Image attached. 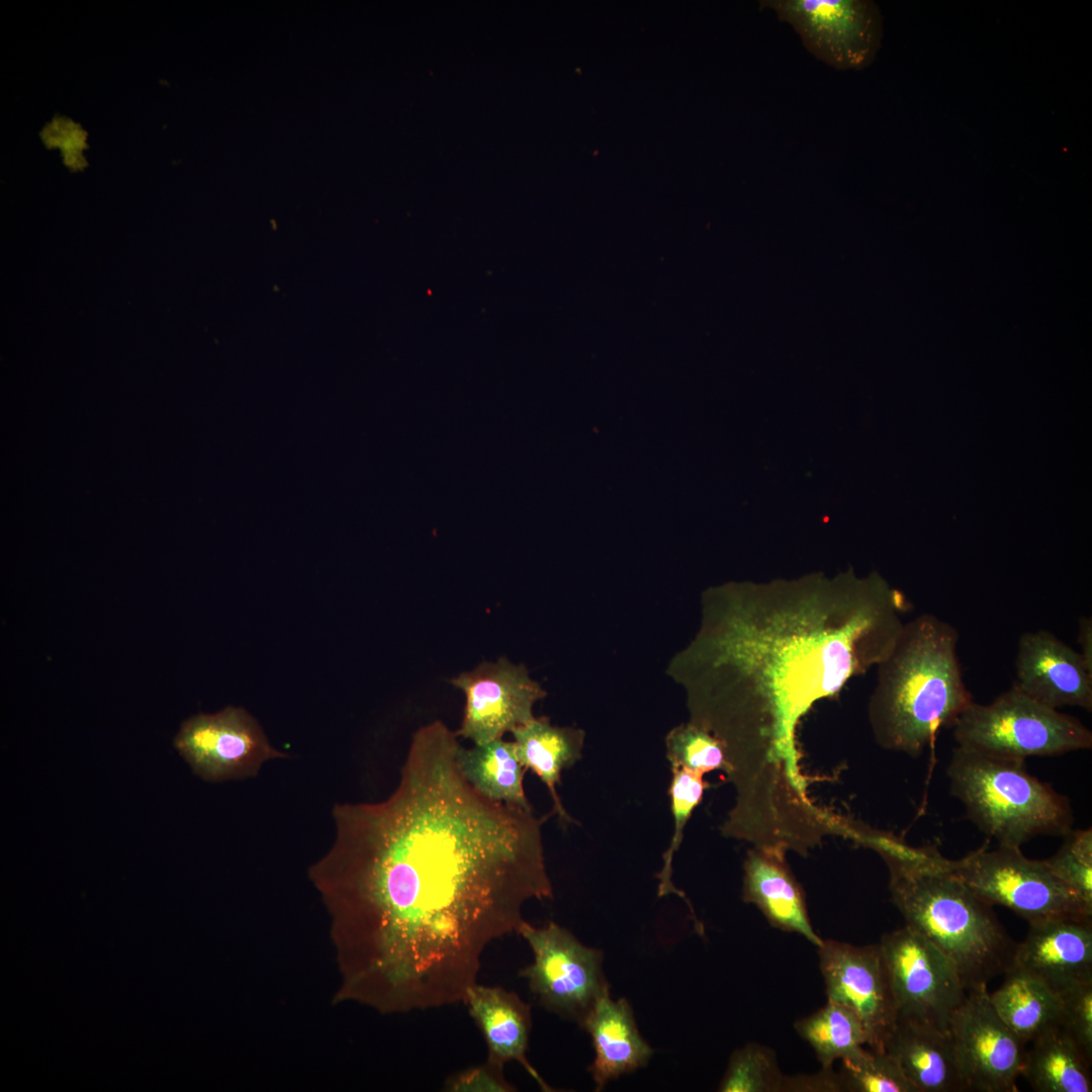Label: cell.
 <instances>
[{"label": "cell", "mask_w": 1092, "mask_h": 1092, "mask_svg": "<svg viewBox=\"0 0 1092 1092\" xmlns=\"http://www.w3.org/2000/svg\"><path fill=\"white\" fill-rule=\"evenodd\" d=\"M879 944L895 1000L896 1021L948 1031L952 1014L967 995L953 966L907 925L885 933Z\"/></svg>", "instance_id": "cell-9"}, {"label": "cell", "mask_w": 1092, "mask_h": 1092, "mask_svg": "<svg viewBox=\"0 0 1092 1092\" xmlns=\"http://www.w3.org/2000/svg\"><path fill=\"white\" fill-rule=\"evenodd\" d=\"M883 1051L897 1062L917 1092L968 1091L949 1031L896 1021Z\"/></svg>", "instance_id": "cell-19"}, {"label": "cell", "mask_w": 1092, "mask_h": 1092, "mask_svg": "<svg viewBox=\"0 0 1092 1092\" xmlns=\"http://www.w3.org/2000/svg\"><path fill=\"white\" fill-rule=\"evenodd\" d=\"M1045 859L1052 871L1092 909V829H1071Z\"/></svg>", "instance_id": "cell-30"}, {"label": "cell", "mask_w": 1092, "mask_h": 1092, "mask_svg": "<svg viewBox=\"0 0 1092 1092\" xmlns=\"http://www.w3.org/2000/svg\"><path fill=\"white\" fill-rule=\"evenodd\" d=\"M463 1004L485 1040L487 1059L505 1066L518 1062L543 1091H554L527 1059L532 1027L531 1006L502 987L473 984Z\"/></svg>", "instance_id": "cell-18"}, {"label": "cell", "mask_w": 1092, "mask_h": 1092, "mask_svg": "<svg viewBox=\"0 0 1092 1092\" xmlns=\"http://www.w3.org/2000/svg\"><path fill=\"white\" fill-rule=\"evenodd\" d=\"M458 736L418 729L396 790L338 804L336 839L309 870L331 916L337 1001L382 1014L462 1003L482 956L553 898L545 817L489 800L460 771Z\"/></svg>", "instance_id": "cell-1"}, {"label": "cell", "mask_w": 1092, "mask_h": 1092, "mask_svg": "<svg viewBox=\"0 0 1092 1092\" xmlns=\"http://www.w3.org/2000/svg\"><path fill=\"white\" fill-rule=\"evenodd\" d=\"M174 744L193 771L208 782L255 777L266 760L287 757L270 745L248 712L235 707L190 717Z\"/></svg>", "instance_id": "cell-11"}, {"label": "cell", "mask_w": 1092, "mask_h": 1092, "mask_svg": "<svg viewBox=\"0 0 1092 1092\" xmlns=\"http://www.w3.org/2000/svg\"><path fill=\"white\" fill-rule=\"evenodd\" d=\"M838 1072L845 1091L917 1092L897 1062L885 1051L862 1049L842 1059Z\"/></svg>", "instance_id": "cell-28"}, {"label": "cell", "mask_w": 1092, "mask_h": 1092, "mask_svg": "<svg viewBox=\"0 0 1092 1092\" xmlns=\"http://www.w3.org/2000/svg\"><path fill=\"white\" fill-rule=\"evenodd\" d=\"M959 632L932 614L905 622L877 665L868 715L876 742L918 756L974 702L958 656Z\"/></svg>", "instance_id": "cell-3"}, {"label": "cell", "mask_w": 1092, "mask_h": 1092, "mask_svg": "<svg viewBox=\"0 0 1092 1092\" xmlns=\"http://www.w3.org/2000/svg\"><path fill=\"white\" fill-rule=\"evenodd\" d=\"M1077 641L1081 649L1080 654L1087 666L1092 669V619L1090 616H1082L1079 619Z\"/></svg>", "instance_id": "cell-34"}, {"label": "cell", "mask_w": 1092, "mask_h": 1092, "mask_svg": "<svg viewBox=\"0 0 1092 1092\" xmlns=\"http://www.w3.org/2000/svg\"><path fill=\"white\" fill-rule=\"evenodd\" d=\"M666 756L670 768H685L699 774L721 769L729 774L723 742L705 728L693 723H682L672 728L665 737Z\"/></svg>", "instance_id": "cell-27"}, {"label": "cell", "mask_w": 1092, "mask_h": 1092, "mask_svg": "<svg viewBox=\"0 0 1092 1092\" xmlns=\"http://www.w3.org/2000/svg\"><path fill=\"white\" fill-rule=\"evenodd\" d=\"M889 872L892 901L906 925L948 960L967 992L1010 970L1017 943L992 905L951 873Z\"/></svg>", "instance_id": "cell-4"}, {"label": "cell", "mask_w": 1092, "mask_h": 1092, "mask_svg": "<svg viewBox=\"0 0 1092 1092\" xmlns=\"http://www.w3.org/2000/svg\"><path fill=\"white\" fill-rule=\"evenodd\" d=\"M517 934L533 952L532 964L519 975L528 981L539 1004L581 1025L599 999L610 993L603 952L553 921L537 927L524 920Z\"/></svg>", "instance_id": "cell-8"}, {"label": "cell", "mask_w": 1092, "mask_h": 1092, "mask_svg": "<svg viewBox=\"0 0 1092 1092\" xmlns=\"http://www.w3.org/2000/svg\"><path fill=\"white\" fill-rule=\"evenodd\" d=\"M784 1077L772 1049L748 1042L731 1054L718 1091L781 1092Z\"/></svg>", "instance_id": "cell-26"}, {"label": "cell", "mask_w": 1092, "mask_h": 1092, "mask_svg": "<svg viewBox=\"0 0 1092 1092\" xmlns=\"http://www.w3.org/2000/svg\"><path fill=\"white\" fill-rule=\"evenodd\" d=\"M1025 1051L1023 1076L1037 1092H1091V1065L1059 1025L1035 1037Z\"/></svg>", "instance_id": "cell-24"}, {"label": "cell", "mask_w": 1092, "mask_h": 1092, "mask_svg": "<svg viewBox=\"0 0 1092 1092\" xmlns=\"http://www.w3.org/2000/svg\"><path fill=\"white\" fill-rule=\"evenodd\" d=\"M800 36L819 61L836 70H861L876 58L883 38L881 12L869 0H760Z\"/></svg>", "instance_id": "cell-10"}, {"label": "cell", "mask_w": 1092, "mask_h": 1092, "mask_svg": "<svg viewBox=\"0 0 1092 1092\" xmlns=\"http://www.w3.org/2000/svg\"><path fill=\"white\" fill-rule=\"evenodd\" d=\"M951 729L958 746L999 758L1025 760L1092 747V732L1078 718L1014 686L989 704L973 702Z\"/></svg>", "instance_id": "cell-6"}, {"label": "cell", "mask_w": 1092, "mask_h": 1092, "mask_svg": "<svg viewBox=\"0 0 1092 1092\" xmlns=\"http://www.w3.org/2000/svg\"><path fill=\"white\" fill-rule=\"evenodd\" d=\"M948 1031L968 1091H1017L1025 1043L996 1013L987 988L967 992Z\"/></svg>", "instance_id": "cell-12"}, {"label": "cell", "mask_w": 1092, "mask_h": 1092, "mask_svg": "<svg viewBox=\"0 0 1092 1092\" xmlns=\"http://www.w3.org/2000/svg\"><path fill=\"white\" fill-rule=\"evenodd\" d=\"M951 875L985 902L1004 906L1028 922L1061 915L1092 916V909L1045 859H1030L1020 847L982 846L956 859Z\"/></svg>", "instance_id": "cell-7"}, {"label": "cell", "mask_w": 1092, "mask_h": 1092, "mask_svg": "<svg viewBox=\"0 0 1092 1092\" xmlns=\"http://www.w3.org/2000/svg\"><path fill=\"white\" fill-rule=\"evenodd\" d=\"M590 1035L595 1058L588 1072L595 1090L646 1066L654 1051L641 1035L629 1002L610 993L595 1004L580 1025Z\"/></svg>", "instance_id": "cell-20"}, {"label": "cell", "mask_w": 1092, "mask_h": 1092, "mask_svg": "<svg viewBox=\"0 0 1092 1092\" xmlns=\"http://www.w3.org/2000/svg\"><path fill=\"white\" fill-rule=\"evenodd\" d=\"M909 608L879 573L851 570L703 592L698 632L669 671L690 721L723 742L738 806L777 816L810 802L801 719L889 654Z\"/></svg>", "instance_id": "cell-2"}, {"label": "cell", "mask_w": 1092, "mask_h": 1092, "mask_svg": "<svg viewBox=\"0 0 1092 1092\" xmlns=\"http://www.w3.org/2000/svg\"><path fill=\"white\" fill-rule=\"evenodd\" d=\"M517 756L526 770L531 769L547 787L553 812L564 824L573 822L557 793L564 769L581 758L584 732L573 727H559L546 717H534L511 732Z\"/></svg>", "instance_id": "cell-21"}, {"label": "cell", "mask_w": 1092, "mask_h": 1092, "mask_svg": "<svg viewBox=\"0 0 1092 1092\" xmlns=\"http://www.w3.org/2000/svg\"><path fill=\"white\" fill-rule=\"evenodd\" d=\"M1060 1026L1092 1065V981L1075 983L1057 993Z\"/></svg>", "instance_id": "cell-31"}, {"label": "cell", "mask_w": 1092, "mask_h": 1092, "mask_svg": "<svg viewBox=\"0 0 1092 1092\" xmlns=\"http://www.w3.org/2000/svg\"><path fill=\"white\" fill-rule=\"evenodd\" d=\"M797 1033L815 1052L822 1068L833 1067L837 1060L851 1057L868 1046L866 1029L853 1010L827 1003L794 1024Z\"/></svg>", "instance_id": "cell-25"}, {"label": "cell", "mask_w": 1092, "mask_h": 1092, "mask_svg": "<svg viewBox=\"0 0 1092 1092\" xmlns=\"http://www.w3.org/2000/svg\"><path fill=\"white\" fill-rule=\"evenodd\" d=\"M844 1086L833 1068H822L814 1074L785 1075L781 1092H842Z\"/></svg>", "instance_id": "cell-33"}, {"label": "cell", "mask_w": 1092, "mask_h": 1092, "mask_svg": "<svg viewBox=\"0 0 1092 1092\" xmlns=\"http://www.w3.org/2000/svg\"><path fill=\"white\" fill-rule=\"evenodd\" d=\"M444 1090L449 1092H514L517 1088L505 1077L504 1066L486 1059L483 1064L450 1075Z\"/></svg>", "instance_id": "cell-32"}, {"label": "cell", "mask_w": 1092, "mask_h": 1092, "mask_svg": "<svg viewBox=\"0 0 1092 1092\" xmlns=\"http://www.w3.org/2000/svg\"><path fill=\"white\" fill-rule=\"evenodd\" d=\"M1024 761L957 746L946 767L951 795L999 845L1020 847L1035 836H1064L1072 829L1069 799L1030 775Z\"/></svg>", "instance_id": "cell-5"}, {"label": "cell", "mask_w": 1092, "mask_h": 1092, "mask_svg": "<svg viewBox=\"0 0 1092 1092\" xmlns=\"http://www.w3.org/2000/svg\"><path fill=\"white\" fill-rule=\"evenodd\" d=\"M818 957L827 1000L853 1010L866 1029L868 1048L883 1051L897 1012L880 944L823 939Z\"/></svg>", "instance_id": "cell-13"}, {"label": "cell", "mask_w": 1092, "mask_h": 1092, "mask_svg": "<svg viewBox=\"0 0 1092 1092\" xmlns=\"http://www.w3.org/2000/svg\"><path fill=\"white\" fill-rule=\"evenodd\" d=\"M456 761L468 783L485 798L533 810L523 786L527 770L517 756L514 741L498 738L471 748L459 745Z\"/></svg>", "instance_id": "cell-23"}, {"label": "cell", "mask_w": 1092, "mask_h": 1092, "mask_svg": "<svg viewBox=\"0 0 1092 1092\" xmlns=\"http://www.w3.org/2000/svg\"><path fill=\"white\" fill-rule=\"evenodd\" d=\"M450 682L465 696L464 715L456 735L474 744L503 738L505 733L530 722L535 717L534 705L546 696L524 664L513 663L507 657L482 662Z\"/></svg>", "instance_id": "cell-14"}, {"label": "cell", "mask_w": 1092, "mask_h": 1092, "mask_svg": "<svg viewBox=\"0 0 1092 1092\" xmlns=\"http://www.w3.org/2000/svg\"><path fill=\"white\" fill-rule=\"evenodd\" d=\"M1010 970L1030 975L1054 992L1092 981V916L1061 915L1028 922Z\"/></svg>", "instance_id": "cell-16"}, {"label": "cell", "mask_w": 1092, "mask_h": 1092, "mask_svg": "<svg viewBox=\"0 0 1092 1092\" xmlns=\"http://www.w3.org/2000/svg\"><path fill=\"white\" fill-rule=\"evenodd\" d=\"M1013 686L1054 709L1092 712V669L1080 652L1048 630L1023 633L1017 646Z\"/></svg>", "instance_id": "cell-15"}, {"label": "cell", "mask_w": 1092, "mask_h": 1092, "mask_svg": "<svg viewBox=\"0 0 1092 1092\" xmlns=\"http://www.w3.org/2000/svg\"><path fill=\"white\" fill-rule=\"evenodd\" d=\"M785 851L758 846L748 853L743 900L755 905L772 927L798 933L818 947L823 939L813 929L802 890L787 867Z\"/></svg>", "instance_id": "cell-17"}, {"label": "cell", "mask_w": 1092, "mask_h": 1092, "mask_svg": "<svg viewBox=\"0 0 1092 1092\" xmlns=\"http://www.w3.org/2000/svg\"><path fill=\"white\" fill-rule=\"evenodd\" d=\"M1002 986L989 994L1003 1022L1024 1043L1060 1025L1061 1006L1056 992L1040 980L1009 970Z\"/></svg>", "instance_id": "cell-22"}, {"label": "cell", "mask_w": 1092, "mask_h": 1092, "mask_svg": "<svg viewBox=\"0 0 1092 1092\" xmlns=\"http://www.w3.org/2000/svg\"><path fill=\"white\" fill-rule=\"evenodd\" d=\"M671 774L672 778L669 786V796L671 813L674 821V832L669 846L663 854L662 870L657 875L659 879L658 894L659 896H665L675 893L685 897L682 893L674 888L671 881L672 858L680 845L685 825L689 821L694 809L701 802L708 784L703 779L704 775L696 771L672 767Z\"/></svg>", "instance_id": "cell-29"}]
</instances>
